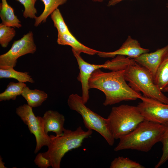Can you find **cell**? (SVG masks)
<instances>
[{"mask_svg": "<svg viewBox=\"0 0 168 168\" xmlns=\"http://www.w3.org/2000/svg\"><path fill=\"white\" fill-rule=\"evenodd\" d=\"M124 70L105 72L99 68L91 74L88 82L89 88L97 89L104 93L105 99L104 105L135 100L142 96L127 83L124 77Z\"/></svg>", "mask_w": 168, "mask_h": 168, "instance_id": "obj_1", "label": "cell"}, {"mask_svg": "<svg viewBox=\"0 0 168 168\" xmlns=\"http://www.w3.org/2000/svg\"><path fill=\"white\" fill-rule=\"evenodd\" d=\"M164 130L162 124L144 120L131 132L121 138L114 150L131 149L148 152L160 142Z\"/></svg>", "mask_w": 168, "mask_h": 168, "instance_id": "obj_2", "label": "cell"}, {"mask_svg": "<svg viewBox=\"0 0 168 168\" xmlns=\"http://www.w3.org/2000/svg\"><path fill=\"white\" fill-rule=\"evenodd\" d=\"M92 130H84L81 126L75 130L64 129L60 136L50 135V141L47 151L42 153L49 160L53 168H60L62 158L69 151L80 147L83 140L92 133Z\"/></svg>", "mask_w": 168, "mask_h": 168, "instance_id": "obj_3", "label": "cell"}, {"mask_svg": "<svg viewBox=\"0 0 168 168\" xmlns=\"http://www.w3.org/2000/svg\"><path fill=\"white\" fill-rule=\"evenodd\" d=\"M106 119L115 139L130 133L145 120L137 106L124 104L113 107Z\"/></svg>", "mask_w": 168, "mask_h": 168, "instance_id": "obj_4", "label": "cell"}, {"mask_svg": "<svg viewBox=\"0 0 168 168\" xmlns=\"http://www.w3.org/2000/svg\"><path fill=\"white\" fill-rule=\"evenodd\" d=\"M124 78L134 91L141 92L144 96L168 104V97L155 83L152 76L146 68L136 62L124 70Z\"/></svg>", "mask_w": 168, "mask_h": 168, "instance_id": "obj_5", "label": "cell"}, {"mask_svg": "<svg viewBox=\"0 0 168 168\" xmlns=\"http://www.w3.org/2000/svg\"><path fill=\"white\" fill-rule=\"evenodd\" d=\"M67 102L70 109L76 111L82 116L86 128L97 132L105 138L109 145H114L115 139L109 129L107 119L87 107L82 96L77 94L70 95Z\"/></svg>", "mask_w": 168, "mask_h": 168, "instance_id": "obj_6", "label": "cell"}, {"mask_svg": "<svg viewBox=\"0 0 168 168\" xmlns=\"http://www.w3.org/2000/svg\"><path fill=\"white\" fill-rule=\"evenodd\" d=\"M73 55L77 60L80 70L77 79L81 82L82 89L83 100L85 104L89 98L88 82L92 72L96 70L104 68L112 71L125 69L128 65V61L124 56L118 55L111 60H108L102 64L89 63L81 56L80 53L72 49Z\"/></svg>", "mask_w": 168, "mask_h": 168, "instance_id": "obj_7", "label": "cell"}, {"mask_svg": "<svg viewBox=\"0 0 168 168\" xmlns=\"http://www.w3.org/2000/svg\"><path fill=\"white\" fill-rule=\"evenodd\" d=\"M16 112L27 126L30 133L35 137L36 146L35 153H37L44 146H48L50 141V137L44 131V121L43 117L36 116L32 108L27 104H24L17 108Z\"/></svg>", "mask_w": 168, "mask_h": 168, "instance_id": "obj_8", "label": "cell"}, {"mask_svg": "<svg viewBox=\"0 0 168 168\" xmlns=\"http://www.w3.org/2000/svg\"><path fill=\"white\" fill-rule=\"evenodd\" d=\"M36 49L33 34L30 31L21 39L15 41L10 49L0 56V69L13 68L16 66L19 57L28 54H33Z\"/></svg>", "mask_w": 168, "mask_h": 168, "instance_id": "obj_9", "label": "cell"}, {"mask_svg": "<svg viewBox=\"0 0 168 168\" xmlns=\"http://www.w3.org/2000/svg\"><path fill=\"white\" fill-rule=\"evenodd\" d=\"M137 105L144 119L162 124L168 121V104L142 96Z\"/></svg>", "mask_w": 168, "mask_h": 168, "instance_id": "obj_10", "label": "cell"}, {"mask_svg": "<svg viewBox=\"0 0 168 168\" xmlns=\"http://www.w3.org/2000/svg\"><path fill=\"white\" fill-rule=\"evenodd\" d=\"M168 53V44L154 52L142 54L134 59L149 71L155 83L158 68Z\"/></svg>", "mask_w": 168, "mask_h": 168, "instance_id": "obj_11", "label": "cell"}, {"mask_svg": "<svg viewBox=\"0 0 168 168\" xmlns=\"http://www.w3.org/2000/svg\"><path fill=\"white\" fill-rule=\"evenodd\" d=\"M149 49L142 47L138 41L128 36L120 47L117 50L111 52L99 51L97 55L102 58H114L120 55L126 56L135 58L142 54L148 52Z\"/></svg>", "mask_w": 168, "mask_h": 168, "instance_id": "obj_12", "label": "cell"}, {"mask_svg": "<svg viewBox=\"0 0 168 168\" xmlns=\"http://www.w3.org/2000/svg\"><path fill=\"white\" fill-rule=\"evenodd\" d=\"M42 117L44 121V131L47 134L50 132L55 133L56 136L63 134L65 129V119L62 114L57 111L50 110L46 111Z\"/></svg>", "mask_w": 168, "mask_h": 168, "instance_id": "obj_13", "label": "cell"}, {"mask_svg": "<svg viewBox=\"0 0 168 168\" xmlns=\"http://www.w3.org/2000/svg\"><path fill=\"white\" fill-rule=\"evenodd\" d=\"M57 42L59 44L68 45L72 49L80 53L90 55L97 54L99 51L90 48L80 43L71 33L58 34Z\"/></svg>", "mask_w": 168, "mask_h": 168, "instance_id": "obj_14", "label": "cell"}, {"mask_svg": "<svg viewBox=\"0 0 168 168\" xmlns=\"http://www.w3.org/2000/svg\"><path fill=\"white\" fill-rule=\"evenodd\" d=\"M0 16L2 24L10 27L19 28L22 26L21 22L14 14L13 8L7 0H1Z\"/></svg>", "mask_w": 168, "mask_h": 168, "instance_id": "obj_15", "label": "cell"}, {"mask_svg": "<svg viewBox=\"0 0 168 168\" xmlns=\"http://www.w3.org/2000/svg\"><path fill=\"white\" fill-rule=\"evenodd\" d=\"M30 107H36L41 105L45 100L48 95L44 91L38 89H30L26 86L23 88L21 95Z\"/></svg>", "mask_w": 168, "mask_h": 168, "instance_id": "obj_16", "label": "cell"}, {"mask_svg": "<svg viewBox=\"0 0 168 168\" xmlns=\"http://www.w3.org/2000/svg\"><path fill=\"white\" fill-rule=\"evenodd\" d=\"M44 3V8L43 12L35 19L34 26L37 27L41 23L45 22L48 17L58 8L60 5L66 3L68 0H41Z\"/></svg>", "mask_w": 168, "mask_h": 168, "instance_id": "obj_17", "label": "cell"}, {"mask_svg": "<svg viewBox=\"0 0 168 168\" xmlns=\"http://www.w3.org/2000/svg\"><path fill=\"white\" fill-rule=\"evenodd\" d=\"M26 86L24 82H10L7 86L5 90L0 94V101L15 100L17 96L21 95L23 88Z\"/></svg>", "mask_w": 168, "mask_h": 168, "instance_id": "obj_18", "label": "cell"}, {"mask_svg": "<svg viewBox=\"0 0 168 168\" xmlns=\"http://www.w3.org/2000/svg\"><path fill=\"white\" fill-rule=\"evenodd\" d=\"M155 83L162 91L168 86V53L158 68Z\"/></svg>", "mask_w": 168, "mask_h": 168, "instance_id": "obj_19", "label": "cell"}, {"mask_svg": "<svg viewBox=\"0 0 168 168\" xmlns=\"http://www.w3.org/2000/svg\"><path fill=\"white\" fill-rule=\"evenodd\" d=\"M27 72H20L16 71L13 68L7 69H0V78H13L18 82H34V81Z\"/></svg>", "mask_w": 168, "mask_h": 168, "instance_id": "obj_20", "label": "cell"}, {"mask_svg": "<svg viewBox=\"0 0 168 168\" xmlns=\"http://www.w3.org/2000/svg\"><path fill=\"white\" fill-rule=\"evenodd\" d=\"M110 168H145V167L128 157L118 156L111 162Z\"/></svg>", "mask_w": 168, "mask_h": 168, "instance_id": "obj_21", "label": "cell"}, {"mask_svg": "<svg viewBox=\"0 0 168 168\" xmlns=\"http://www.w3.org/2000/svg\"><path fill=\"white\" fill-rule=\"evenodd\" d=\"M162 124L164 130L160 141L163 145L162 154L160 160L155 166V168L159 167L168 160V121Z\"/></svg>", "mask_w": 168, "mask_h": 168, "instance_id": "obj_22", "label": "cell"}, {"mask_svg": "<svg viewBox=\"0 0 168 168\" xmlns=\"http://www.w3.org/2000/svg\"><path fill=\"white\" fill-rule=\"evenodd\" d=\"M16 34L13 27L0 24V44L3 48L7 47Z\"/></svg>", "mask_w": 168, "mask_h": 168, "instance_id": "obj_23", "label": "cell"}, {"mask_svg": "<svg viewBox=\"0 0 168 168\" xmlns=\"http://www.w3.org/2000/svg\"><path fill=\"white\" fill-rule=\"evenodd\" d=\"M51 18L54 26L57 28L58 34L71 33L65 23L59 10L57 8L51 14Z\"/></svg>", "mask_w": 168, "mask_h": 168, "instance_id": "obj_24", "label": "cell"}, {"mask_svg": "<svg viewBox=\"0 0 168 168\" xmlns=\"http://www.w3.org/2000/svg\"><path fill=\"white\" fill-rule=\"evenodd\" d=\"M22 4L24 7L23 16L25 18L29 17L31 19L36 18L35 14L37 10L35 7L37 0H15Z\"/></svg>", "mask_w": 168, "mask_h": 168, "instance_id": "obj_25", "label": "cell"}, {"mask_svg": "<svg viewBox=\"0 0 168 168\" xmlns=\"http://www.w3.org/2000/svg\"><path fill=\"white\" fill-rule=\"evenodd\" d=\"M34 162L36 165L40 168H47L51 165L49 160L44 157L42 153L40 152L36 156Z\"/></svg>", "mask_w": 168, "mask_h": 168, "instance_id": "obj_26", "label": "cell"}, {"mask_svg": "<svg viewBox=\"0 0 168 168\" xmlns=\"http://www.w3.org/2000/svg\"><path fill=\"white\" fill-rule=\"evenodd\" d=\"M125 0H110L108 4L109 7L114 6L121 1Z\"/></svg>", "mask_w": 168, "mask_h": 168, "instance_id": "obj_27", "label": "cell"}, {"mask_svg": "<svg viewBox=\"0 0 168 168\" xmlns=\"http://www.w3.org/2000/svg\"><path fill=\"white\" fill-rule=\"evenodd\" d=\"M0 168H6L4 166V163L2 161V158L0 156Z\"/></svg>", "mask_w": 168, "mask_h": 168, "instance_id": "obj_28", "label": "cell"}, {"mask_svg": "<svg viewBox=\"0 0 168 168\" xmlns=\"http://www.w3.org/2000/svg\"><path fill=\"white\" fill-rule=\"evenodd\" d=\"M92 1L95 2H102L105 0H91Z\"/></svg>", "mask_w": 168, "mask_h": 168, "instance_id": "obj_29", "label": "cell"}, {"mask_svg": "<svg viewBox=\"0 0 168 168\" xmlns=\"http://www.w3.org/2000/svg\"><path fill=\"white\" fill-rule=\"evenodd\" d=\"M163 92L168 93V86L165 88L162 91Z\"/></svg>", "mask_w": 168, "mask_h": 168, "instance_id": "obj_30", "label": "cell"}]
</instances>
